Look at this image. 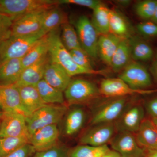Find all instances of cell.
<instances>
[{
	"label": "cell",
	"mask_w": 157,
	"mask_h": 157,
	"mask_svg": "<svg viewBox=\"0 0 157 157\" xmlns=\"http://www.w3.org/2000/svg\"><path fill=\"white\" fill-rule=\"evenodd\" d=\"M48 34L50 62L60 67L70 77L81 74L104 75L107 73V71L105 70H89L79 67L73 60L70 51L63 45L57 30Z\"/></svg>",
	"instance_id": "1"
},
{
	"label": "cell",
	"mask_w": 157,
	"mask_h": 157,
	"mask_svg": "<svg viewBox=\"0 0 157 157\" xmlns=\"http://www.w3.org/2000/svg\"><path fill=\"white\" fill-rule=\"evenodd\" d=\"M47 34L42 30L30 36L11 35L0 45V64L11 59H22L37 42Z\"/></svg>",
	"instance_id": "2"
},
{
	"label": "cell",
	"mask_w": 157,
	"mask_h": 157,
	"mask_svg": "<svg viewBox=\"0 0 157 157\" xmlns=\"http://www.w3.org/2000/svg\"><path fill=\"white\" fill-rule=\"evenodd\" d=\"M59 5L55 0H0V14L8 15L14 20L33 11L51 9Z\"/></svg>",
	"instance_id": "3"
},
{
	"label": "cell",
	"mask_w": 157,
	"mask_h": 157,
	"mask_svg": "<svg viewBox=\"0 0 157 157\" xmlns=\"http://www.w3.org/2000/svg\"><path fill=\"white\" fill-rule=\"evenodd\" d=\"M67 107L64 105L47 104L26 118L29 136L40 128L56 124L66 113Z\"/></svg>",
	"instance_id": "4"
},
{
	"label": "cell",
	"mask_w": 157,
	"mask_h": 157,
	"mask_svg": "<svg viewBox=\"0 0 157 157\" xmlns=\"http://www.w3.org/2000/svg\"><path fill=\"white\" fill-rule=\"evenodd\" d=\"M64 92L69 105L87 103L101 94L99 88L95 83L82 78L71 80Z\"/></svg>",
	"instance_id": "5"
},
{
	"label": "cell",
	"mask_w": 157,
	"mask_h": 157,
	"mask_svg": "<svg viewBox=\"0 0 157 157\" xmlns=\"http://www.w3.org/2000/svg\"><path fill=\"white\" fill-rule=\"evenodd\" d=\"M75 28L82 48L90 57L97 58L100 35L93 25L91 20L85 15H82L76 20Z\"/></svg>",
	"instance_id": "6"
},
{
	"label": "cell",
	"mask_w": 157,
	"mask_h": 157,
	"mask_svg": "<svg viewBox=\"0 0 157 157\" xmlns=\"http://www.w3.org/2000/svg\"><path fill=\"white\" fill-rule=\"evenodd\" d=\"M128 104L127 97L111 98L96 108L91 120L92 125L114 122L123 112Z\"/></svg>",
	"instance_id": "7"
},
{
	"label": "cell",
	"mask_w": 157,
	"mask_h": 157,
	"mask_svg": "<svg viewBox=\"0 0 157 157\" xmlns=\"http://www.w3.org/2000/svg\"><path fill=\"white\" fill-rule=\"evenodd\" d=\"M118 78L135 90H145L152 84L148 70L139 62L136 61L130 62L122 70Z\"/></svg>",
	"instance_id": "8"
},
{
	"label": "cell",
	"mask_w": 157,
	"mask_h": 157,
	"mask_svg": "<svg viewBox=\"0 0 157 157\" xmlns=\"http://www.w3.org/2000/svg\"><path fill=\"white\" fill-rule=\"evenodd\" d=\"M26 118L25 116L16 111H2L0 121V138L29 137Z\"/></svg>",
	"instance_id": "9"
},
{
	"label": "cell",
	"mask_w": 157,
	"mask_h": 157,
	"mask_svg": "<svg viewBox=\"0 0 157 157\" xmlns=\"http://www.w3.org/2000/svg\"><path fill=\"white\" fill-rule=\"evenodd\" d=\"M47 10L33 11L14 19L11 29V35L30 36L41 32L43 16Z\"/></svg>",
	"instance_id": "10"
},
{
	"label": "cell",
	"mask_w": 157,
	"mask_h": 157,
	"mask_svg": "<svg viewBox=\"0 0 157 157\" xmlns=\"http://www.w3.org/2000/svg\"><path fill=\"white\" fill-rule=\"evenodd\" d=\"M113 150L121 157H145L146 150L137 143L133 133L127 132H118L110 141Z\"/></svg>",
	"instance_id": "11"
},
{
	"label": "cell",
	"mask_w": 157,
	"mask_h": 157,
	"mask_svg": "<svg viewBox=\"0 0 157 157\" xmlns=\"http://www.w3.org/2000/svg\"><path fill=\"white\" fill-rule=\"evenodd\" d=\"M82 136L80 142L83 145L101 146L110 142L115 135V123H104L92 125Z\"/></svg>",
	"instance_id": "12"
},
{
	"label": "cell",
	"mask_w": 157,
	"mask_h": 157,
	"mask_svg": "<svg viewBox=\"0 0 157 157\" xmlns=\"http://www.w3.org/2000/svg\"><path fill=\"white\" fill-rule=\"evenodd\" d=\"M99 89L101 94L111 98L126 97L131 95L145 94L154 92L148 90L134 89L119 78H104L101 82Z\"/></svg>",
	"instance_id": "13"
},
{
	"label": "cell",
	"mask_w": 157,
	"mask_h": 157,
	"mask_svg": "<svg viewBox=\"0 0 157 157\" xmlns=\"http://www.w3.org/2000/svg\"><path fill=\"white\" fill-rule=\"evenodd\" d=\"M144 110L140 105L127 106L120 117L114 122L117 131L132 133L137 132L144 119Z\"/></svg>",
	"instance_id": "14"
},
{
	"label": "cell",
	"mask_w": 157,
	"mask_h": 157,
	"mask_svg": "<svg viewBox=\"0 0 157 157\" xmlns=\"http://www.w3.org/2000/svg\"><path fill=\"white\" fill-rule=\"evenodd\" d=\"M59 131L56 124L51 125L37 130L29 136V143L36 151H42L57 145Z\"/></svg>",
	"instance_id": "15"
},
{
	"label": "cell",
	"mask_w": 157,
	"mask_h": 157,
	"mask_svg": "<svg viewBox=\"0 0 157 157\" xmlns=\"http://www.w3.org/2000/svg\"><path fill=\"white\" fill-rule=\"evenodd\" d=\"M0 109L12 110L29 117L23 106L19 90L14 85L0 86Z\"/></svg>",
	"instance_id": "16"
},
{
	"label": "cell",
	"mask_w": 157,
	"mask_h": 157,
	"mask_svg": "<svg viewBox=\"0 0 157 157\" xmlns=\"http://www.w3.org/2000/svg\"><path fill=\"white\" fill-rule=\"evenodd\" d=\"M49 54L24 69L19 80L14 84L17 86H36L43 78L45 67L50 62Z\"/></svg>",
	"instance_id": "17"
},
{
	"label": "cell",
	"mask_w": 157,
	"mask_h": 157,
	"mask_svg": "<svg viewBox=\"0 0 157 157\" xmlns=\"http://www.w3.org/2000/svg\"><path fill=\"white\" fill-rule=\"evenodd\" d=\"M135 137L139 146L145 150H157V128L151 120L144 119Z\"/></svg>",
	"instance_id": "18"
},
{
	"label": "cell",
	"mask_w": 157,
	"mask_h": 157,
	"mask_svg": "<svg viewBox=\"0 0 157 157\" xmlns=\"http://www.w3.org/2000/svg\"><path fill=\"white\" fill-rule=\"evenodd\" d=\"M17 87L19 90L23 106L29 117L38 109L47 105L42 100L36 86Z\"/></svg>",
	"instance_id": "19"
},
{
	"label": "cell",
	"mask_w": 157,
	"mask_h": 157,
	"mask_svg": "<svg viewBox=\"0 0 157 157\" xmlns=\"http://www.w3.org/2000/svg\"><path fill=\"white\" fill-rule=\"evenodd\" d=\"M71 78L65 70L50 61L45 67L43 79L52 87L64 92L72 80Z\"/></svg>",
	"instance_id": "20"
},
{
	"label": "cell",
	"mask_w": 157,
	"mask_h": 157,
	"mask_svg": "<svg viewBox=\"0 0 157 157\" xmlns=\"http://www.w3.org/2000/svg\"><path fill=\"white\" fill-rule=\"evenodd\" d=\"M24 70L21 59H14L0 64V86L15 84Z\"/></svg>",
	"instance_id": "21"
},
{
	"label": "cell",
	"mask_w": 157,
	"mask_h": 157,
	"mask_svg": "<svg viewBox=\"0 0 157 157\" xmlns=\"http://www.w3.org/2000/svg\"><path fill=\"white\" fill-rule=\"evenodd\" d=\"M124 38L109 33L99 36L98 43V56L104 63L110 66L111 59L118 45Z\"/></svg>",
	"instance_id": "22"
},
{
	"label": "cell",
	"mask_w": 157,
	"mask_h": 157,
	"mask_svg": "<svg viewBox=\"0 0 157 157\" xmlns=\"http://www.w3.org/2000/svg\"><path fill=\"white\" fill-rule=\"evenodd\" d=\"M131 46L128 38L122 39L113 54L110 67L115 72L122 71L131 62Z\"/></svg>",
	"instance_id": "23"
},
{
	"label": "cell",
	"mask_w": 157,
	"mask_h": 157,
	"mask_svg": "<svg viewBox=\"0 0 157 157\" xmlns=\"http://www.w3.org/2000/svg\"><path fill=\"white\" fill-rule=\"evenodd\" d=\"M50 48L48 34L45 35L21 59L24 69L48 55Z\"/></svg>",
	"instance_id": "24"
},
{
	"label": "cell",
	"mask_w": 157,
	"mask_h": 157,
	"mask_svg": "<svg viewBox=\"0 0 157 157\" xmlns=\"http://www.w3.org/2000/svg\"><path fill=\"white\" fill-rule=\"evenodd\" d=\"M67 21L64 12L56 6L45 11L42 20V30L46 34L56 31Z\"/></svg>",
	"instance_id": "25"
},
{
	"label": "cell",
	"mask_w": 157,
	"mask_h": 157,
	"mask_svg": "<svg viewBox=\"0 0 157 157\" xmlns=\"http://www.w3.org/2000/svg\"><path fill=\"white\" fill-rule=\"evenodd\" d=\"M132 58L135 61L147 62L154 56V50L147 42L139 37L129 38Z\"/></svg>",
	"instance_id": "26"
},
{
	"label": "cell",
	"mask_w": 157,
	"mask_h": 157,
	"mask_svg": "<svg viewBox=\"0 0 157 157\" xmlns=\"http://www.w3.org/2000/svg\"><path fill=\"white\" fill-rule=\"evenodd\" d=\"M91 21L99 35L110 33L109 11L110 9L101 2L93 10Z\"/></svg>",
	"instance_id": "27"
},
{
	"label": "cell",
	"mask_w": 157,
	"mask_h": 157,
	"mask_svg": "<svg viewBox=\"0 0 157 157\" xmlns=\"http://www.w3.org/2000/svg\"><path fill=\"white\" fill-rule=\"evenodd\" d=\"M36 86L42 100L46 104H64L63 92L52 87L44 79L39 81Z\"/></svg>",
	"instance_id": "28"
},
{
	"label": "cell",
	"mask_w": 157,
	"mask_h": 157,
	"mask_svg": "<svg viewBox=\"0 0 157 157\" xmlns=\"http://www.w3.org/2000/svg\"><path fill=\"white\" fill-rule=\"evenodd\" d=\"M85 120V113L79 108L71 110L67 116L65 123V132L67 135L72 136L79 132Z\"/></svg>",
	"instance_id": "29"
},
{
	"label": "cell",
	"mask_w": 157,
	"mask_h": 157,
	"mask_svg": "<svg viewBox=\"0 0 157 157\" xmlns=\"http://www.w3.org/2000/svg\"><path fill=\"white\" fill-rule=\"evenodd\" d=\"M110 33L122 38H129V27L126 20L119 13L114 10L109 11Z\"/></svg>",
	"instance_id": "30"
},
{
	"label": "cell",
	"mask_w": 157,
	"mask_h": 157,
	"mask_svg": "<svg viewBox=\"0 0 157 157\" xmlns=\"http://www.w3.org/2000/svg\"><path fill=\"white\" fill-rule=\"evenodd\" d=\"M62 26L61 36L60 37L65 48L69 51L82 48L75 28L68 21L63 24Z\"/></svg>",
	"instance_id": "31"
},
{
	"label": "cell",
	"mask_w": 157,
	"mask_h": 157,
	"mask_svg": "<svg viewBox=\"0 0 157 157\" xmlns=\"http://www.w3.org/2000/svg\"><path fill=\"white\" fill-rule=\"evenodd\" d=\"M29 138L28 136L0 138V157H5L29 144Z\"/></svg>",
	"instance_id": "32"
},
{
	"label": "cell",
	"mask_w": 157,
	"mask_h": 157,
	"mask_svg": "<svg viewBox=\"0 0 157 157\" xmlns=\"http://www.w3.org/2000/svg\"><path fill=\"white\" fill-rule=\"evenodd\" d=\"M110 150L107 144L101 146L80 145L70 153V157H102Z\"/></svg>",
	"instance_id": "33"
},
{
	"label": "cell",
	"mask_w": 157,
	"mask_h": 157,
	"mask_svg": "<svg viewBox=\"0 0 157 157\" xmlns=\"http://www.w3.org/2000/svg\"><path fill=\"white\" fill-rule=\"evenodd\" d=\"M157 6V0H144L135 6V12L138 17L144 20H151Z\"/></svg>",
	"instance_id": "34"
},
{
	"label": "cell",
	"mask_w": 157,
	"mask_h": 157,
	"mask_svg": "<svg viewBox=\"0 0 157 157\" xmlns=\"http://www.w3.org/2000/svg\"><path fill=\"white\" fill-rule=\"evenodd\" d=\"M70 52L74 61L79 67L87 70H95L90 60L89 56L83 49H73L70 51Z\"/></svg>",
	"instance_id": "35"
},
{
	"label": "cell",
	"mask_w": 157,
	"mask_h": 157,
	"mask_svg": "<svg viewBox=\"0 0 157 157\" xmlns=\"http://www.w3.org/2000/svg\"><path fill=\"white\" fill-rule=\"evenodd\" d=\"M13 21L12 17L0 14V45L11 36Z\"/></svg>",
	"instance_id": "36"
},
{
	"label": "cell",
	"mask_w": 157,
	"mask_h": 157,
	"mask_svg": "<svg viewBox=\"0 0 157 157\" xmlns=\"http://www.w3.org/2000/svg\"><path fill=\"white\" fill-rule=\"evenodd\" d=\"M33 157H70V153L65 147L56 145L46 150L36 152Z\"/></svg>",
	"instance_id": "37"
},
{
	"label": "cell",
	"mask_w": 157,
	"mask_h": 157,
	"mask_svg": "<svg viewBox=\"0 0 157 157\" xmlns=\"http://www.w3.org/2000/svg\"><path fill=\"white\" fill-rule=\"evenodd\" d=\"M138 33L144 37H157V24L151 21H147L138 24L136 26Z\"/></svg>",
	"instance_id": "38"
},
{
	"label": "cell",
	"mask_w": 157,
	"mask_h": 157,
	"mask_svg": "<svg viewBox=\"0 0 157 157\" xmlns=\"http://www.w3.org/2000/svg\"><path fill=\"white\" fill-rule=\"evenodd\" d=\"M101 3L98 0H59V5L71 4L86 7L94 10Z\"/></svg>",
	"instance_id": "39"
},
{
	"label": "cell",
	"mask_w": 157,
	"mask_h": 157,
	"mask_svg": "<svg viewBox=\"0 0 157 157\" xmlns=\"http://www.w3.org/2000/svg\"><path fill=\"white\" fill-rule=\"evenodd\" d=\"M36 152L33 146L27 144L5 157H29Z\"/></svg>",
	"instance_id": "40"
},
{
	"label": "cell",
	"mask_w": 157,
	"mask_h": 157,
	"mask_svg": "<svg viewBox=\"0 0 157 157\" xmlns=\"http://www.w3.org/2000/svg\"><path fill=\"white\" fill-rule=\"evenodd\" d=\"M146 107L147 111L152 118L157 117V98L149 101Z\"/></svg>",
	"instance_id": "41"
},
{
	"label": "cell",
	"mask_w": 157,
	"mask_h": 157,
	"mask_svg": "<svg viewBox=\"0 0 157 157\" xmlns=\"http://www.w3.org/2000/svg\"><path fill=\"white\" fill-rule=\"evenodd\" d=\"M150 72L157 81V60L153 62L150 67Z\"/></svg>",
	"instance_id": "42"
},
{
	"label": "cell",
	"mask_w": 157,
	"mask_h": 157,
	"mask_svg": "<svg viewBox=\"0 0 157 157\" xmlns=\"http://www.w3.org/2000/svg\"><path fill=\"white\" fill-rule=\"evenodd\" d=\"M102 157H121L120 155L115 151L109 150Z\"/></svg>",
	"instance_id": "43"
},
{
	"label": "cell",
	"mask_w": 157,
	"mask_h": 157,
	"mask_svg": "<svg viewBox=\"0 0 157 157\" xmlns=\"http://www.w3.org/2000/svg\"><path fill=\"white\" fill-rule=\"evenodd\" d=\"M145 157H157V150L147 151Z\"/></svg>",
	"instance_id": "44"
},
{
	"label": "cell",
	"mask_w": 157,
	"mask_h": 157,
	"mask_svg": "<svg viewBox=\"0 0 157 157\" xmlns=\"http://www.w3.org/2000/svg\"><path fill=\"white\" fill-rule=\"evenodd\" d=\"M151 21L157 24V6L156 8L154 14L152 18Z\"/></svg>",
	"instance_id": "45"
},
{
	"label": "cell",
	"mask_w": 157,
	"mask_h": 157,
	"mask_svg": "<svg viewBox=\"0 0 157 157\" xmlns=\"http://www.w3.org/2000/svg\"><path fill=\"white\" fill-rule=\"evenodd\" d=\"M130 2V1H118V3H120L121 5H124V6H127V5H128L129 3Z\"/></svg>",
	"instance_id": "46"
},
{
	"label": "cell",
	"mask_w": 157,
	"mask_h": 157,
	"mask_svg": "<svg viewBox=\"0 0 157 157\" xmlns=\"http://www.w3.org/2000/svg\"><path fill=\"white\" fill-rule=\"evenodd\" d=\"M151 120L157 128V117L152 118Z\"/></svg>",
	"instance_id": "47"
},
{
	"label": "cell",
	"mask_w": 157,
	"mask_h": 157,
	"mask_svg": "<svg viewBox=\"0 0 157 157\" xmlns=\"http://www.w3.org/2000/svg\"><path fill=\"white\" fill-rule=\"evenodd\" d=\"M2 111H0V121H1V118H2Z\"/></svg>",
	"instance_id": "48"
},
{
	"label": "cell",
	"mask_w": 157,
	"mask_h": 157,
	"mask_svg": "<svg viewBox=\"0 0 157 157\" xmlns=\"http://www.w3.org/2000/svg\"><path fill=\"white\" fill-rule=\"evenodd\" d=\"M156 59L157 60V53L156 54Z\"/></svg>",
	"instance_id": "49"
}]
</instances>
